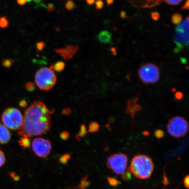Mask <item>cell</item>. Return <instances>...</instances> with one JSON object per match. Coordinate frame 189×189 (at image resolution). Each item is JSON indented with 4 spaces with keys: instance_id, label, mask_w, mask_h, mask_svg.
<instances>
[{
    "instance_id": "28",
    "label": "cell",
    "mask_w": 189,
    "mask_h": 189,
    "mask_svg": "<svg viewBox=\"0 0 189 189\" xmlns=\"http://www.w3.org/2000/svg\"><path fill=\"white\" fill-rule=\"evenodd\" d=\"M6 161L5 155L4 153L0 149V167L2 166Z\"/></svg>"
},
{
    "instance_id": "48",
    "label": "cell",
    "mask_w": 189,
    "mask_h": 189,
    "mask_svg": "<svg viewBox=\"0 0 189 189\" xmlns=\"http://www.w3.org/2000/svg\"></svg>"
},
{
    "instance_id": "25",
    "label": "cell",
    "mask_w": 189,
    "mask_h": 189,
    "mask_svg": "<svg viewBox=\"0 0 189 189\" xmlns=\"http://www.w3.org/2000/svg\"><path fill=\"white\" fill-rule=\"evenodd\" d=\"M26 88L27 91L29 92H33L35 89V84L33 82L29 81L26 84Z\"/></svg>"
},
{
    "instance_id": "36",
    "label": "cell",
    "mask_w": 189,
    "mask_h": 189,
    "mask_svg": "<svg viewBox=\"0 0 189 189\" xmlns=\"http://www.w3.org/2000/svg\"><path fill=\"white\" fill-rule=\"evenodd\" d=\"M19 105L20 107L25 108L27 105V102L26 99H22L19 103Z\"/></svg>"
},
{
    "instance_id": "1",
    "label": "cell",
    "mask_w": 189,
    "mask_h": 189,
    "mask_svg": "<svg viewBox=\"0 0 189 189\" xmlns=\"http://www.w3.org/2000/svg\"><path fill=\"white\" fill-rule=\"evenodd\" d=\"M54 112V109L49 110L42 101L33 102L24 111L23 124L18 135L29 138L47 132L51 127V115Z\"/></svg>"
},
{
    "instance_id": "29",
    "label": "cell",
    "mask_w": 189,
    "mask_h": 189,
    "mask_svg": "<svg viewBox=\"0 0 189 189\" xmlns=\"http://www.w3.org/2000/svg\"><path fill=\"white\" fill-rule=\"evenodd\" d=\"M164 132L162 130H160V129H158L156 130L155 132V137H157V138L160 139L162 138L164 136Z\"/></svg>"
},
{
    "instance_id": "16",
    "label": "cell",
    "mask_w": 189,
    "mask_h": 189,
    "mask_svg": "<svg viewBox=\"0 0 189 189\" xmlns=\"http://www.w3.org/2000/svg\"><path fill=\"white\" fill-rule=\"evenodd\" d=\"M65 67V64L63 61H59L55 64H52L50 67V68L57 72H61L64 70Z\"/></svg>"
},
{
    "instance_id": "9",
    "label": "cell",
    "mask_w": 189,
    "mask_h": 189,
    "mask_svg": "<svg viewBox=\"0 0 189 189\" xmlns=\"http://www.w3.org/2000/svg\"><path fill=\"white\" fill-rule=\"evenodd\" d=\"M32 149L36 156L43 158L47 157L51 152L52 145L47 139L37 137L32 141Z\"/></svg>"
},
{
    "instance_id": "3",
    "label": "cell",
    "mask_w": 189,
    "mask_h": 189,
    "mask_svg": "<svg viewBox=\"0 0 189 189\" xmlns=\"http://www.w3.org/2000/svg\"><path fill=\"white\" fill-rule=\"evenodd\" d=\"M35 82L38 87L43 91H48L55 86L57 76L54 70L50 68H40L36 73Z\"/></svg>"
},
{
    "instance_id": "14",
    "label": "cell",
    "mask_w": 189,
    "mask_h": 189,
    "mask_svg": "<svg viewBox=\"0 0 189 189\" xmlns=\"http://www.w3.org/2000/svg\"><path fill=\"white\" fill-rule=\"evenodd\" d=\"M112 38V34L107 31H103L98 35V40L101 43H110Z\"/></svg>"
},
{
    "instance_id": "20",
    "label": "cell",
    "mask_w": 189,
    "mask_h": 189,
    "mask_svg": "<svg viewBox=\"0 0 189 189\" xmlns=\"http://www.w3.org/2000/svg\"><path fill=\"white\" fill-rule=\"evenodd\" d=\"M99 128V125L96 122H92L89 124L88 133H93L96 132H98Z\"/></svg>"
},
{
    "instance_id": "13",
    "label": "cell",
    "mask_w": 189,
    "mask_h": 189,
    "mask_svg": "<svg viewBox=\"0 0 189 189\" xmlns=\"http://www.w3.org/2000/svg\"><path fill=\"white\" fill-rule=\"evenodd\" d=\"M137 98L129 100L126 109V113L131 114L132 117L134 116L137 112L141 109V106L137 104Z\"/></svg>"
},
{
    "instance_id": "22",
    "label": "cell",
    "mask_w": 189,
    "mask_h": 189,
    "mask_svg": "<svg viewBox=\"0 0 189 189\" xmlns=\"http://www.w3.org/2000/svg\"><path fill=\"white\" fill-rule=\"evenodd\" d=\"M9 22L7 17L4 16L0 18V28L5 29L9 26Z\"/></svg>"
},
{
    "instance_id": "33",
    "label": "cell",
    "mask_w": 189,
    "mask_h": 189,
    "mask_svg": "<svg viewBox=\"0 0 189 189\" xmlns=\"http://www.w3.org/2000/svg\"><path fill=\"white\" fill-rule=\"evenodd\" d=\"M151 18L153 20L158 21L160 18V14L157 12H153L151 13Z\"/></svg>"
},
{
    "instance_id": "44",
    "label": "cell",
    "mask_w": 189,
    "mask_h": 189,
    "mask_svg": "<svg viewBox=\"0 0 189 189\" xmlns=\"http://www.w3.org/2000/svg\"><path fill=\"white\" fill-rule=\"evenodd\" d=\"M121 16L122 18H125L126 17L125 12H124V11H122L121 13Z\"/></svg>"
},
{
    "instance_id": "47",
    "label": "cell",
    "mask_w": 189,
    "mask_h": 189,
    "mask_svg": "<svg viewBox=\"0 0 189 189\" xmlns=\"http://www.w3.org/2000/svg\"><path fill=\"white\" fill-rule=\"evenodd\" d=\"M56 30H57L60 31V29L59 27H57V28H56Z\"/></svg>"
},
{
    "instance_id": "24",
    "label": "cell",
    "mask_w": 189,
    "mask_h": 189,
    "mask_svg": "<svg viewBox=\"0 0 189 189\" xmlns=\"http://www.w3.org/2000/svg\"><path fill=\"white\" fill-rule=\"evenodd\" d=\"M13 60L11 59H6L2 60L1 64L3 66L7 68H10L12 65Z\"/></svg>"
},
{
    "instance_id": "4",
    "label": "cell",
    "mask_w": 189,
    "mask_h": 189,
    "mask_svg": "<svg viewBox=\"0 0 189 189\" xmlns=\"http://www.w3.org/2000/svg\"><path fill=\"white\" fill-rule=\"evenodd\" d=\"M1 120L4 126L8 129L19 130L23 124V117L19 109L10 107L6 109L3 112Z\"/></svg>"
},
{
    "instance_id": "27",
    "label": "cell",
    "mask_w": 189,
    "mask_h": 189,
    "mask_svg": "<svg viewBox=\"0 0 189 189\" xmlns=\"http://www.w3.org/2000/svg\"><path fill=\"white\" fill-rule=\"evenodd\" d=\"M107 180H108L109 183L112 186H116L119 185L120 183V182L118 181L115 178L108 177Z\"/></svg>"
},
{
    "instance_id": "7",
    "label": "cell",
    "mask_w": 189,
    "mask_h": 189,
    "mask_svg": "<svg viewBox=\"0 0 189 189\" xmlns=\"http://www.w3.org/2000/svg\"><path fill=\"white\" fill-rule=\"evenodd\" d=\"M188 130V123L183 116H174L171 118L167 123V132L175 138H181L185 136Z\"/></svg>"
},
{
    "instance_id": "43",
    "label": "cell",
    "mask_w": 189,
    "mask_h": 189,
    "mask_svg": "<svg viewBox=\"0 0 189 189\" xmlns=\"http://www.w3.org/2000/svg\"><path fill=\"white\" fill-rule=\"evenodd\" d=\"M114 0H106V2L108 5H111L114 2Z\"/></svg>"
},
{
    "instance_id": "18",
    "label": "cell",
    "mask_w": 189,
    "mask_h": 189,
    "mask_svg": "<svg viewBox=\"0 0 189 189\" xmlns=\"http://www.w3.org/2000/svg\"><path fill=\"white\" fill-rule=\"evenodd\" d=\"M183 16L180 14L175 13L172 14L171 17V21L174 25H178L182 22Z\"/></svg>"
},
{
    "instance_id": "10",
    "label": "cell",
    "mask_w": 189,
    "mask_h": 189,
    "mask_svg": "<svg viewBox=\"0 0 189 189\" xmlns=\"http://www.w3.org/2000/svg\"><path fill=\"white\" fill-rule=\"evenodd\" d=\"M78 50V46L75 45H67L63 48L55 49L54 51L60 54L63 60L68 61L72 59Z\"/></svg>"
},
{
    "instance_id": "23",
    "label": "cell",
    "mask_w": 189,
    "mask_h": 189,
    "mask_svg": "<svg viewBox=\"0 0 189 189\" xmlns=\"http://www.w3.org/2000/svg\"><path fill=\"white\" fill-rule=\"evenodd\" d=\"M76 8L75 2L72 0H68L65 5V8L67 10L70 11Z\"/></svg>"
},
{
    "instance_id": "26",
    "label": "cell",
    "mask_w": 189,
    "mask_h": 189,
    "mask_svg": "<svg viewBox=\"0 0 189 189\" xmlns=\"http://www.w3.org/2000/svg\"><path fill=\"white\" fill-rule=\"evenodd\" d=\"M166 3L170 5L176 6L180 4L183 0H164Z\"/></svg>"
},
{
    "instance_id": "5",
    "label": "cell",
    "mask_w": 189,
    "mask_h": 189,
    "mask_svg": "<svg viewBox=\"0 0 189 189\" xmlns=\"http://www.w3.org/2000/svg\"><path fill=\"white\" fill-rule=\"evenodd\" d=\"M174 42L176 45L175 52L178 53L189 45V16L178 24L175 28Z\"/></svg>"
},
{
    "instance_id": "42",
    "label": "cell",
    "mask_w": 189,
    "mask_h": 189,
    "mask_svg": "<svg viewBox=\"0 0 189 189\" xmlns=\"http://www.w3.org/2000/svg\"><path fill=\"white\" fill-rule=\"evenodd\" d=\"M20 178L19 176L16 175H16L13 177V179L15 181H18L19 180Z\"/></svg>"
},
{
    "instance_id": "40",
    "label": "cell",
    "mask_w": 189,
    "mask_h": 189,
    "mask_svg": "<svg viewBox=\"0 0 189 189\" xmlns=\"http://www.w3.org/2000/svg\"><path fill=\"white\" fill-rule=\"evenodd\" d=\"M17 3L20 5H25L27 2V0H17Z\"/></svg>"
},
{
    "instance_id": "35",
    "label": "cell",
    "mask_w": 189,
    "mask_h": 189,
    "mask_svg": "<svg viewBox=\"0 0 189 189\" xmlns=\"http://www.w3.org/2000/svg\"><path fill=\"white\" fill-rule=\"evenodd\" d=\"M46 8L48 11L51 12V11H54V9H55V6L53 4L49 3L47 5Z\"/></svg>"
},
{
    "instance_id": "15",
    "label": "cell",
    "mask_w": 189,
    "mask_h": 189,
    "mask_svg": "<svg viewBox=\"0 0 189 189\" xmlns=\"http://www.w3.org/2000/svg\"><path fill=\"white\" fill-rule=\"evenodd\" d=\"M91 182L88 180V176H84L82 177L80 181V183L76 186V189H87L89 185Z\"/></svg>"
},
{
    "instance_id": "17",
    "label": "cell",
    "mask_w": 189,
    "mask_h": 189,
    "mask_svg": "<svg viewBox=\"0 0 189 189\" xmlns=\"http://www.w3.org/2000/svg\"><path fill=\"white\" fill-rule=\"evenodd\" d=\"M18 142H19V145L24 149L29 148L30 147V141L28 137H22L19 140Z\"/></svg>"
},
{
    "instance_id": "39",
    "label": "cell",
    "mask_w": 189,
    "mask_h": 189,
    "mask_svg": "<svg viewBox=\"0 0 189 189\" xmlns=\"http://www.w3.org/2000/svg\"><path fill=\"white\" fill-rule=\"evenodd\" d=\"M183 96V95L181 92H177V93H176V95H175V97H176V98L178 99H180L182 98Z\"/></svg>"
},
{
    "instance_id": "21",
    "label": "cell",
    "mask_w": 189,
    "mask_h": 189,
    "mask_svg": "<svg viewBox=\"0 0 189 189\" xmlns=\"http://www.w3.org/2000/svg\"><path fill=\"white\" fill-rule=\"evenodd\" d=\"M70 157H71L70 154H65L60 157L59 161L61 164L66 165L69 160L70 159Z\"/></svg>"
},
{
    "instance_id": "41",
    "label": "cell",
    "mask_w": 189,
    "mask_h": 189,
    "mask_svg": "<svg viewBox=\"0 0 189 189\" xmlns=\"http://www.w3.org/2000/svg\"><path fill=\"white\" fill-rule=\"evenodd\" d=\"M86 1L89 5H92L95 2V0H86Z\"/></svg>"
},
{
    "instance_id": "2",
    "label": "cell",
    "mask_w": 189,
    "mask_h": 189,
    "mask_svg": "<svg viewBox=\"0 0 189 189\" xmlns=\"http://www.w3.org/2000/svg\"><path fill=\"white\" fill-rule=\"evenodd\" d=\"M134 176L141 180L148 179L154 170L152 159L144 155H138L134 157L128 169Z\"/></svg>"
},
{
    "instance_id": "30",
    "label": "cell",
    "mask_w": 189,
    "mask_h": 189,
    "mask_svg": "<svg viewBox=\"0 0 189 189\" xmlns=\"http://www.w3.org/2000/svg\"><path fill=\"white\" fill-rule=\"evenodd\" d=\"M96 8L97 10H101L104 6V2L102 0H96L95 2Z\"/></svg>"
},
{
    "instance_id": "46",
    "label": "cell",
    "mask_w": 189,
    "mask_h": 189,
    "mask_svg": "<svg viewBox=\"0 0 189 189\" xmlns=\"http://www.w3.org/2000/svg\"><path fill=\"white\" fill-rule=\"evenodd\" d=\"M32 1V0H27V2L30 3Z\"/></svg>"
},
{
    "instance_id": "34",
    "label": "cell",
    "mask_w": 189,
    "mask_h": 189,
    "mask_svg": "<svg viewBox=\"0 0 189 189\" xmlns=\"http://www.w3.org/2000/svg\"><path fill=\"white\" fill-rule=\"evenodd\" d=\"M71 110L68 107L64 109L62 111V114L65 116H69L71 114Z\"/></svg>"
},
{
    "instance_id": "45",
    "label": "cell",
    "mask_w": 189,
    "mask_h": 189,
    "mask_svg": "<svg viewBox=\"0 0 189 189\" xmlns=\"http://www.w3.org/2000/svg\"><path fill=\"white\" fill-rule=\"evenodd\" d=\"M36 3L39 4L42 1V0H33Z\"/></svg>"
},
{
    "instance_id": "6",
    "label": "cell",
    "mask_w": 189,
    "mask_h": 189,
    "mask_svg": "<svg viewBox=\"0 0 189 189\" xmlns=\"http://www.w3.org/2000/svg\"><path fill=\"white\" fill-rule=\"evenodd\" d=\"M138 75L143 83L153 84L159 81L160 76V69L156 65L148 63L143 64L138 70Z\"/></svg>"
},
{
    "instance_id": "11",
    "label": "cell",
    "mask_w": 189,
    "mask_h": 189,
    "mask_svg": "<svg viewBox=\"0 0 189 189\" xmlns=\"http://www.w3.org/2000/svg\"><path fill=\"white\" fill-rule=\"evenodd\" d=\"M162 0H130L131 3L137 8H152L161 3Z\"/></svg>"
},
{
    "instance_id": "38",
    "label": "cell",
    "mask_w": 189,
    "mask_h": 189,
    "mask_svg": "<svg viewBox=\"0 0 189 189\" xmlns=\"http://www.w3.org/2000/svg\"><path fill=\"white\" fill-rule=\"evenodd\" d=\"M189 9V0H187V2L186 3L184 4L182 8H181V10H183Z\"/></svg>"
},
{
    "instance_id": "32",
    "label": "cell",
    "mask_w": 189,
    "mask_h": 189,
    "mask_svg": "<svg viewBox=\"0 0 189 189\" xmlns=\"http://www.w3.org/2000/svg\"><path fill=\"white\" fill-rule=\"evenodd\" d=\"M46 44L43 42H38L36 44V47L39 51H41L45 47Z\"/></svg>"
},
{
    "instance_id": "19",
    "label": "cell",
    "mask_w": 189,
    "mask_h": 189,
    "mask_svg": "<svg viewBox=\"0 0 189 189\" xmlns=\"http://www.w3.org/2000/svg\"><path fill=\"white\" fill-rule=\"evenodd\" d=\"M88 134V131H87L86 125L84 124L81 125L80 129L78 133L75 136L76 138L78 140H80V138L84 137L85 135Z\"/></svg>"
},
{
    "instance_id": "8",
    "label": "cell",
    "mask_w": 189,
    "mask_h": 189,
    "mask_svg": "<svg viewBox=\"0 0 189 189\" xmlns=\"http://www.w3.org/2000/svg\"><path fill=\"white\" fill-rule=\"evenodd\" d=\"M128 161L126 155L122 153L114 154L107 158L106 165L116 175H123L127 169Z\"/></svg>"
},
{
    "instance_id": "12",
    "label": "cell",
    "mask_w": 189,
    "mask_h": 189,
    "mask_svg": "<svg viewBox=\"0 0 189 189\" xmlns=\"http://www.w3.org/2000/svg\"><path fill=\"white\" fill-rule=\"evenodd\" d=\"M11 138V134L9 129L0 123V144L8 143Z\"/></svg>"
},
{
    "instance_id": "31",
    "label": "cell",
    "mask_w": 189,
    "mask_h": 189,
    "mask_svg": "<svg viewBox=\"0 0 189 189\" xmlns=\"http://www.w3.org/2000/svg\"><path fill=\"white\" fill-rule=\"evenodd\" d=\"M70 134L67 131H63L60 134V137L62 140H67L69 137Z\"/></svg>"
},
{
    "instance_id": "37",
    "label": "cell",
    "mask_w": 189,
    "mask_h": 189,
    "mask_svg": "<svg viewBox=\"0 0 189 189\" xmlns=\"http://www.w3.org/2000/svg\"><path fill=\"white\" fill-rule=\"evenodd\" d=\"M189 175L186 176L184 178V180H183V183H184V186H185L187 189L189 188Z\"/></svg>"
}]
</instances>
